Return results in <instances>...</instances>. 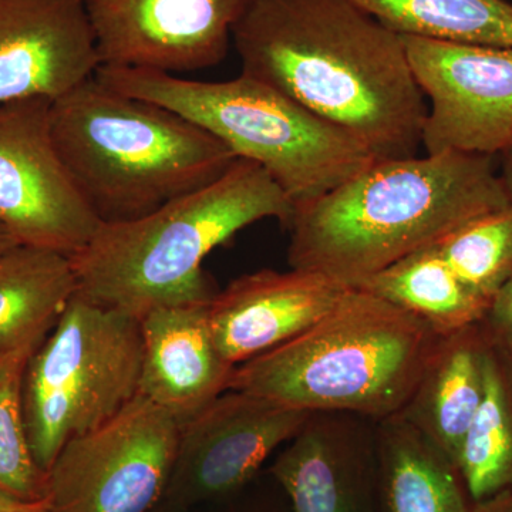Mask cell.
Returning <instances> with one entry per match:
<instances>
[{"label":"cell","mask_w":512,"mask_h":512,"mask_svg":"<svg viewBox=\"0 0 512 512\" xmlns=\"http://www.w3.org/2000/svg\"><path fill=\"white\" fill-rule=\"evenodd\" d=\"M16 244L15 241H13V238L10 237L8 232L5 231L2 227H0V255L3 254V252L8 251V249L15 247Z\"/></svg>","instance_id":"cell-29"},{"label":"cell","mask_w":512,"mask_h":512,"mask_svg":"<svg viewBox=\"0 0 512 512\" xmlns=\"http://www.w3.org/2000/svg\"><path fill=\"white\" fill-rule=\"evenodd\" d=\"M293 204L254 161L237 158L218 180L123 222L101 224L73 255L77 293L140 320L170 306L202 305L212 292L202 262L241 229L275 218L288 227Z\"/></svg>","instance_id":"cell-3"},{"label":"cell","mask_w":512,"mask_h":512,"mask_svg":"<svg viewBox=\"0 0 512 512\" xmlns=\"http://www.w3.org/2000/svg\"><path fill=\"white\" fill-rule=\"evenodd\" d=\"M440 336L423 320L352 288L338 308L284 345L235 367L229 390L303 412H403Z\"/></svg>","instance_id":"cell-5"},{"label":"cell","mask_w":512,"mask_h":512,"mask_svg":"<svg viewBox=\"0 0 512 512\" xmlns=\"http://www.w3.org/2000/svg\"><path fill=\"white\" fill-rule=\"evenodd\" d=\"M456 466L474 504L512 488V355L493 338L485 353L483 400Z\"/></svg>","instance_id":"cell-21"},{"label":"cell","mask_w":512,"mask_h":512,"mask_svg":"<svg viewBox=\"0 0 512 512\" xmlns=\"http://www.w3.org/2000/svg\"><path fill=\"white\" fill-rule=\"evenodd\" d=\"M0 512H52L46 500L25 501L0 493Z\"/></svg>","instance_id":"cell-26"},{"label":"cell","mask_w":512,"mask_h":512,"mask_svg":"<svg viewBox=\"0 0 512 512\" xmlns=\"http://www.w3.org/2000/svg\"><path fill=\"white\" fill-rule=\"evenodd\" d=\"M312 413L241 390H227L180 427L165 497L191 505L234 493L268 457L298 436Z\"/></svg>","instance_id":"cell-11"},{"label":"cell","mask_w":512,"mask_h":512,"mask_svg":"<svg viewBox=\"0 0 512 512\" xmlns=\"http://www.w3.org/2000/svg\"><path fill=\"white\" fill-rule=\"evenodd\" d=\"M379 497L382 512H474L456 464L400 416L380 437Z\"/></svg>","instance_id":"cell-17"},{"label":"cell","mask_w":512,"mask_h":512,"mask_svg":"<svg viewBox=\"0 0 512 512\" xmlns=\"http://www.w3.org/2000/svg\"><path fill=\"white\" fill-rule=\"evenodd\" d=\"M501 157H503V170H501L500 175L503 178L505 191H507L508 200H510L512 207V148L501 154Z\"/></svg>","instance_id":"cell-28"},{"label":"cell","mask_w":512,"mask_h":512,"mask_svg":"<svg viewBox=\"0 0 512 512\" xmlns=\"http://www.w3.org/2000/svg\"><path fill=\"white\" fill-rule=\"evenodd\" d=\"M434 245L457 278L491 302L512 272V207L467 222Z\"/></svg>","instance_id":"cell-24"},{"label":"cell","mask_w":512,"mask_h":512,"mask_svg":"<svg viewBox=\"0 0 512 512\" xmlns=\"http://www.w3.org/2000/svg\"><path fill=\"white\" fill-rule=\"evenodd\" d=\"M251 0H93L101 66L168 74L217 66Z\"/></svg>","instance_id":"cell-12"},{"label":"cell","mask_w":512,"mask_h":512,"mask_svg":"<svg viewBox=\"0 0 512 512\" xmlns=\"http://www.w3.org/2000/svg\"><path fill=\"white\" fill-rule=\"evenodd\" d=\"M100 66L83 0H0V104L53 103L93 79Z\"/></svg>","instance_id":"cell-13"},{"label":"cell","mask_w":512,"mask_h":512,"mask_svg":"<svg viewBox=\"0 0 512 512\" xmlns=\"http://www.w3.org/2000/svg\"><path fill=\"white\" fill-rule=\"evenodd\" d=\"M242 72L356 138L417 156L427 100L403 37L346 0H251L232 33Z\"/></svg>","instance_id":"cell-1"},{"label":"cell","mask_w":512,"mask_h":512,"mask_svg":"<svg viewBox=\"0 0 512 512\" xmlns=\"http://www.w3.org/2000/svg\"><path fill=\"white\" fill-rule=\"evenodd\" d=\"M510 207L494 157L447 151L375 161L293 208L288 262L357 288L467 222Z\"/></svg>","instance_id":"cell-2"},{"label":"cell","mask_w":512,"mask_h":512,"mask_svg":"<svg viewBox=\"0 0 512 512\" xmlns=\"http://www.w3.org/2000/svg\"><path fill=\"white\" fill-rule=\"evenodd\" d=\"M490 340L483 322L441 338L419 386L403 412L397 414L454 464L483 400L485 353Z\"/></svg>","instance_id":"cell-16"},{"label":"cell","mask_w":512,"mask_h":512,"mask_svg":"<svg viewBox=\"0 0 512 512\" xmlns=\"http://www.w3.org/2000/svg\"><path fill=\"white\" fill-rule=\"evenodd\" d=\"M427 100L426 154L494 157L512 148V47L402 36Z\"/></svg>","instance_id":"cell-10"},{"label":"cell","mask_w":512,"mask_h":512,"mask_svg":"<svg viewBox=\"0 0 512 512\" xmlns=\"http://www.w3.org/2000/svg\"><path fill=\"white\" fill-rule=\"evenodd\" d=\"M141 365L140 320L76 293L23 379L30 447L43 473L67 441L97 429L137 396Z\"/></svg>","instance_id":"cell-7"},{"label":"cell","mask_w":512,"mask_h":512,"mask_svg":"<svg viewBox=\"0 0 512 512\" xmlns=\"http://www.w3.org/2000/svg\"><path fill=\"white\" fill-rule=\"evenodd\" d=\"M50 127L74 185L103 224L144 217L218 180L237 160L181 114L96 76L53 101Z\"/></svg>","instance_id":"cell-4"},{"label":"cell","mask_w":512,"mask_h":512,"mask_svg":"<svg viewBox=\"0 0 512 512\" xmlns=\"http://www.w3.org/2000/svg\"><path fill=\"white\" fill-rule=\"evenodd\" d=\"M474 512H512V488L483 503L474 504Z\"/></svg>","instance_id":"cell-27"},{"label":"cell","mask_w":512,"mask_h":512,"mask_svg":"<svg viewBox=\"0 0 512 512\" xmlns=\"http://www.w3.org/2000/svg\"><path fill=\"white\" fill-rule=\"evenodd\" d=\"M208 303L158 308L140 319L138 394L170 413L180 426L229 390L237 367L217 348Z\"/></svg>","instance_id":"cell-15"},{"label":"cell","mask_w":512,"mask_h":512,"mask_svg":"<svg viewBox=\"0 0 512 512\" xmlns=\"http://www.w3.org/2000/svg\"><path fill=\"white\" fill-rule=\"evenodd\" d=\"M52 101L0 104V227L72 258L103 224L74 185L50 127Z\"/></svg>","instance_id":"cell-9"},{"label":"cell","mask_w":512,"mask_h":512,"mask_svg":"<svg viewBox=\"0 0 512 512\" xmlns=\"http://www.w3.org/2000/svg\"><path fill=\"white\" fill-rule=\"evenodd\" d=\"M83 2L90 3L93 2V0H83Z\"/></svg>","instance_id":"cell-30"},{"label":"cell","mask_w":512,"mask_h":512,"mask_svg":"<svg viewBox=\"0 0 512 512\" xmlns=\"http://www.w3.org/2000/svg\"><path fill=\"white\" fill-rule=\"evenodd\" d=\"M357 288L412 313L440 338L483 322L491 305L457 278L436 245L404 256Z\"/></svg>","instance_id":"cell-19"},{"label":"cell","mask_w":512,"mask_h":512,"mask_svg":"<svg viewBox=\"0 0 512 512\" xmlns=\"http://www.w3.org/2000/svg\"><path fill=\"white\" fill-rule=\"evenodd\" d=\"M77 293L70 256L15 245L0 255V356L46 338Z\"/></svg>","instance_id":"cell-18"},{"label":"cell","mask_w":512,"mask_h":512,"mask_svg":"<svg viewBox=\"0 0 512 512\" xmlns=\"http://www.w3.org/2000/svg\"><path fill=\"white\" fill-rule=\"evenodd\" d=\"M295 512H369L367 476L338 437L309 426L272 467Z\"/></svg>","instance_id":"cell-20"},{"label":"cell","mask_w":512,"mask_h":512,"mask_svg":"<svg viewBox=\"0 0 512 512\" xmlns=\"http://www.w3.org/2000/svg\"><path fill=\"white\" fill-rule=\"evenodd\" d=\"M180 423L137 394L116 416L67 441L46 473L52 512H150L173 476Z\"/></svg>","instance_id":"cell-8"},{"label":"cell","mask_w":512,"mask_h":512,"mask_svg":"<svg viewBox=\"0 0 512 512\" xmlns=\"http://www.w3.org/2000/svg\"><path fill=\"white\" fill-rule=\"evenodd\" d=\"M483 323L494 342L512 355V272L495 293Z\"/></svg>","instance_id":"cell-25"},{"label":"cell","mask_w":512,"mask_h":512,"mask_svg":"<svg viewBox=\"0 0 512 512\" xmlns=\"http://www.w3.org/2000/svg\"><path fill=\"white\" fill-rule=\"evenodd\" d=\"M43 339L0 356V493L25 501L46 500V474L33 457L23 410L26 366Z\"/></svg>","instance_id":"cell-23"},{"label":"cell","mask_w":512,"mask_h":512,"mask_svg":"<svg viewBox=\"0 0 512 512\" xmlns=\"http://www.w3.org/2000/svg\"><path fill=\"white\" fill-rule=\"evenodd\" d=\"M350 289L316 272L262 269L215 293L208 323L221 355L239 366L313 328Z\"/></svg>","instance_id":"cell-14"},{"label":"cell","mask_w":512,"mask_h":512,"mask_svg":"<svg viewBox=\"0 0 512 512\" xmlns=\"http://www.w3.org/2000/svg\"><path fill=\"white\" fill-rule=\"evenodd\" d=\"M400 36L512 47V5L505 0H346Z\"/></svg>","instance_id":"cell-22"},{"label":"cell","mask_w":512,"mask_h":512,"mask_svg":"<svg viewBox=\"0 0 512 512\" xmlns=\"http://www.w3.org/2000/svg\"><path fill=\"white\" fill-rule=\"evenodd\" d=\"M96 77L117 92L181 114L235 157L261 165L293 208L318 200L376 161L356 138L244 73L227 82H198L157 70L100 66Z\"/></svg>","instance_id":"cell-6"}]
</instances>
